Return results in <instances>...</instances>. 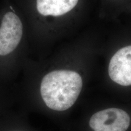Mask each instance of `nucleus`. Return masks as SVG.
I'll return each instance as SVG.
<instances>
[{
    "mask_svg": "<svg viewBox=\"0 0 131 131\" xmlns=\"http://www.w3.org/2000/svg\"><path fill=\"white\" fill-rule=\"evenodd\" d=\"M82 86L83 81L79 73L71 70H55L42 78L41 95L49 108L64 111L73 105Z\"/></svg>",
    "mask_w": 131,
    "mask_h": 131,
    "instance_id": "obj_1",
    "label": "nucleus"
},
{
    "mask_svg": "<svg viewBox=\"0 0 131 131\" xmlns=\"http://www.w3.org/2000/svg\"><path fill=\"white\" fill-rule=\"evenodd\" d=\"M130 118L126 112L118 108H108L92 116L89 126L94 131H126Z\"/></svg>",
    "mask_w": 131,
    "mask_h": 131,
    "instance_id": "obj_2",
    "label": "nucleus"
},
{
    "mask_svg": "<svg viewBox=\"0 0 131 131\" xmlns=\"http://www.w3.org/2000/svg\"><path fill=\"white\" fill-rule=\"evenodd\" d=\"M23 36V24L15 14L7 12L0 26V55L4 56L14 51Z\"/></svg>",
    "mask_w": 131,
    "mask_h": 131,
    "instance_id": "obj_3",
    "label": "nucleus"
},
{
    "mask_svg": "<svg viewBox=\"0 0 131 131\" xmlns=\"http://www.w3.org/2000/svg\"><path fill=\"white\" fill-rule=\"evenodd\" d=\"M108 72L115 83L123 86L131 85V45L120 49L113 55Z\"/></svg>",
    "mask_w": 131,
    "mask_h": 131,
    "instance_id": "obj_4",
    "label": "nucleus"
},
{
    "mask_svg": "<svg viewBox=\"0 0 131 131\" xmlns=\"http://www.w3.org/2000/svg\"><path fill=\"white\" fill-rule=\"evenodd\" d=\"M78 0H37L38 12L43 16H59L70 12Z\"/></svg>",
    "mask_w": 131,
    "mask_h": 131,
    "instance_id": "obj_5",
    "label": "nucleus"
}]
</instances>
